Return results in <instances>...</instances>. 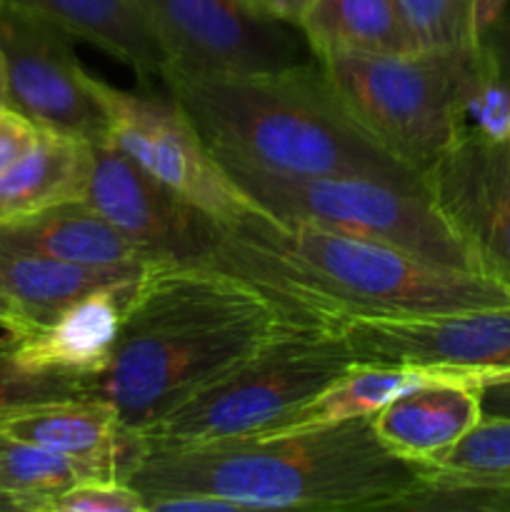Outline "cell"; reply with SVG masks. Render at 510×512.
Segmentation results:
<instances>
[{
    "mask_svg": "<svg viewBox=\"0 0 510 512\" xmlns=\"http://www.w3.org/2000/svg\"><path fill=\"white\" fill-rule=\"evenodd\" d=\"M198 265L253 285L295 320L335 328L348 318H400L510 303V288L440 268L388 245L250 208L218 223Z\"/></svg>",
    "mask_w": 510,
    "mask_h": 512,
    "instance_id": "cell-1",
    "label": "cell"
},
{
    "mask_svg": "<svg viewBox=\"0 0 510 512\" xmlns=\"http://www.w3.org/2000/svg\"><path fill=\"white\" fill-rule=\"evenodd\" d=\"M428 468L390 453L370 418L205 445H148L128 483L143 500L200 493L235 510H400Z\"/></svg>",
    "mask_w": 510,
    "mask_h": 512,
    "instance_id": "cell-2",
    "label": "cell"
},
{
    "mask_svg": "<svg viewBox=\"0 0 510 512\" xmlns=\"http://www.w3.org/2000/svg\"><path fill=\"white\" fill-rule=\"evenodd\" d=\"M290 320L233 275L208 265H153L138 280L108 368L85 383V393L143 435Z\"/></svg>",
    "mask_w": 510,
    "mask_h": 512,
    "instance_id": "cell-3",
    "label": "cell"
},
{
    "mask_svg": "<svg viewBox=\"0 0 510 512\" xmlns=\"http://www.w3.org/2000/svg\"><path fill=\"white\" fill-rule=\"evenodd\" d=\"M160 83L215 155H233L270 173L368 175L425 190L420 175L350 120L315 58L243 75L163 70Z\"/></svg>",
    "mask_w": 510,
    "mask_h": 512,
    "instance_id": "cell-4",
    "label": "cell"
},
{
    "mask_svg": "<svg viewBox=\"0 0 510 512\" xmlns=\"http://www.w3.org/2000/svg\"><path fill=\"white\" fill-rule=\"evenodd\" d=\"M313 58L350 120L415 175H423L465 133V103L483 65L478 43Z\"/></svg>",
    "mask_w": 510,
    "mask_h": 512,
    "instance_id": "cell-5",
    "label": "cell"
},
{
    "mask_svg": "<svg viewBox=\"0 0 510 512\" xmlns=\"http://www.w3.org/2000/svg\"><path fill=\"white\" fill-rule=\"evenodd\" d=\"M358 358L343 335L320 323L290 320L143 433L148 445H205L268 435L348 373Z\"/></svg>",
    "mask_w": 510,
    "mask_h": 512,
    "instance_id": "cell-6",
    "label": "cell"
},
{
    "mask_svg": "<svg viewBox=\"0 0 510 512\" xmlns=\"http://www.w3.org/2000/svg\"><path fill=\"white\" fill-rule=\"evenodd\" d=\"M215 160L258 208L275 218L388 245L440 268L478 273L425 190L368 175L270 173L233 155H215Z\"/></svg>",
    "mask_w": 510,
    "mask_h": 512,
    "instance_id": "cell-7",
    "label": "cell"
},
{
    "mask_svg": "<svg viewBox=\"0 0 510 512\" xmlns=\"http://www.w3.org/2000/svg\"><path fill=\"white\" fill-rule=\"evenodd\" d=\"M90 88L108 123V143L158 180L163 188L198 208L215 223H230L255 208L230 180L193 120L170 95L130 93L90 73Z\"/></svg>",
    "mask_w": 510,
    "mask_h": 512,
    "instance_id": "cell-8",
    "label": "cell"
},
{
    "mask_svg": "<svg viewBox=\"0 0 510 512\" xmlns=\"http://www.w3.org/2000/svg\"><path fill=\"white\" fill-rule=\"evenodd\" d=\"M165 68L190 75L283 70L313 58L303 33L255 0H138ZM163 75V73H160Z\"/></svg>",
    "mask_w": 510,
    "mask_h": 512,
    "instance_id": "cell-9",
    "label": "cell"
},
{
    "mask_svg": "<svg viewBox=\"0 0 510 512\" xmlns=\"http://www.w3.org/2000/svg\"><path fill=\"white\" fill-rule=\"evenodd\" d=\"M70 40L50 20L15 5H0L8 105L38 130L105 143V113L90 88V70L75 58Z\"/></svg>",
    "mask_w": 510,
    "mask_h": 512,
    "instance_id": "cell-10",
    "label": "cell"
},
{
    "mask_svg": "<svg viewBox=\"0 0 510 512\" xmlns=\"http://www.w3.org/2000/svg\"><path fill=\"white\" fill-rule=\"evenodd\" d=\"M358 363L418 365L478 380L510 373V303L335 325Z\"/></svg>",
    "mask_w": 510,
    "mask_h": 512,
    "instance_id": "cell-11",
    "label": "cell"
},
{
    "mask_svg": "<svg viewBox=\"0 0 510 512\" xmlns=\"http://www.w3.org/2000/svg\"><path fill=\"white\" fill-rule=\"evenodd\" d=\"M420 180L478 273L510 288V140L463 133Z\"/></svg>",
    "mask_w": 510,
    "mask_h": 512,
    "instance_id": "cell-12",
    "label": "cell"
},
{
    "mask_svg": "<svg viewBox=\"0 0 510 512\" xmlns=\"http://www.w3.org/2000/svg\"><path fill=\"white\" fill-rule=\"evenodd\" d=\"M83 200L155 265H198L218 233L213 218L163 188L108 140L93 143Z\"/></svg>",
    "mask_w": 510,
    "mask_h": 512,
    "instance_id": "cell-13",
    "label": "cell"
},
{
    "mask_svg": "<svg viewBox=\"0 0 510 512\" xmlns=\"http://www.w3.org/2000/svg\"><path fill=\"white\" fill-rule=\"evenodd\" d=\"M140 278L95 290L60 310L48 323L5 333L13 358L33 370L68 375L83 383L93 380L113 358Z\"/></svg>",
    "mask_w": 510,
    "mask_h": 512,
    "instance_id": "cell-14",
    "label": "cell"
},
{
    "mask_svg": "<svg viewBox=\"0 0 510 512\" xmlns=\"http://www.w3.org/2000/svg\"><path fill=\"white\" fill-rule=\"evenodd\" d=\"M0 430L80 460L105 478L128 480L148 450L143 435L93 395L30 405L0 420Z\"/></svg>",
    "mask_w": 510,
    "mask_h": 512,
    "instance_id": "cell-15",
    "label": "cell"
},
{
    "mask_svg": "<svg viewBox=\"0 0 510 512\" xmlns=\"http://www.w3.org/2000/svg\"><path fill=\"white\" fill-rule=\"evenodd\" d=\"M483 418L478 388L468 375L445 373L408 390L370 415L375 435L393 455L428 468Z\"/></svg>",
    "mask_w": 510,
    "mask_h": 512,
    "instance_id": "cell-16",
    "label": "cell"
},
{
    "mask_svg": "<svg viewBox=\"0 0 510 512\" xmlns=\"http://www.w3.org/2000/svg\"><path fill=\"white\" fill-rule=\"evenodd\" d=\"M0 250L38 253L95 268H150L143 248L85 200L0 220Z\"/></svg>",
    "mask_w": 510,
    "mask_h": 512,
    "instance_id": "cell-17",
    "label": "cell"
},
{
    "mask_svg": "<svg viewBox=\"0 0 510 512\" xmlns=\"http://www.w3.org/2000/svg\"><path fill=\"white\" fill-rule=\"evenodd\" d=\"M50 20L73 40L93 45L100 53L135 70L145 88L160 80L163 50L138 0H3Z\"/></svg>",
    "mask_w": 510,
    "mask_h": 512,
    "instance_id": "cell-18",
    "label": "cell"
},
{
    "mask_svg": "<svg viewBox=\"0 0 510 512\" xmlns=\"http://www.w3.org/2000/svg\"><path fill=\"white\" fill-rule=\"evenodd\" d=\"M145 270L148 268H95L50 255L0 250V290L18 308L23 328L48 323L85 295L140 278Z\"/></svg>",
    "mask_w": 510,
    "mask_h": 512,
    "instance_id": "cell-19",
    "label": "cell"
},
{
    "mask_svg": "<svg viewBox=\"0 0 510 512\" xmlns=\"http://www.w3.org/2000/svg\"><path fill=\"white\" fill-rule=\"evenodd\" d=\"M93 143L40 130L28 153L0 173V220L83 200Z\"/></svg>",
    "mask_w": 510,
    "mask_h": 512,
    "instance_id": "cell-20",
    "label": "cell"
},
{
    "mask_svg": "<svg viewBox=\"0 0 510 512\" xmlns=\"http://www.w3.org/2000/svg\"><path fill=\"white\" fill-rule=\"evenodd\" d=\"M298 30L313 55H400L420 50L395 0H318Z\"/></svg>",
    "mask_w": 510,
    "mask_h": 512,
    "instance_id": "cell-21",
    "label": "cell"
},
{
    "mask_svg": "<svg viewBox=\"0 0 510 512\" xmlns=\"http://www.w3.org/2000/svg\"><path fill=\"white\" fill-rule=\"evenodd\" d=\"M440 375H445V370L418 368V365L355 363L348 373L340 375L323 393L303 405L280 430L313 428V425L340 423V420L350 418H370L398 395L433 383Z\"/></svg>",
    "mask_w": 510,
    "mask_h": 512,
    "instance_id": "cell-22",
    "label": "cell"
},
{
    "mask_svg": "<svg viewBox=\"0 0 510 512\" xmlns=\"http://www.w3.org/2000/svg\"><path fill=\"white\" fill-rule=\"evenodd\" d=\"M105 478L90 465L0 430V493L23 503L25 512H45V503L80 480Z\"/></svg>",
    "mask_w": 510,
    "mask_h": 512,
    "instance_id": "cell-23",
    "label": "cell"
},
{
    "mask_svg": "<svg viewBox=\"0 0 510 512\" xmlns=\"http://www.w3.org/2000/svg\"><path fill=\"white\" fill-rule=\"evenodd\" d=\"M428 480L510 490V418H480L448 453L428 465Z\"/></svg>",
    "mask_w": 510,
    "mask_h": 512,
    "instance_id": "cell-24",
    "label": "cell"
},
{
    "mask_svg": "<svg viewBox=\"0 0 510 512\" xmlns=\"http://www.w3.org/2000/svg\"><path fill=\"white\" fill-rule=\"evenodd\" d=\"M420 50L478 43L488 0H395Z\"/></svg>",
    "mask_w": 510,
    "mask_h": 512,
    "instance_id": "cell-25",
    "label": "cell"
},
{
    "mask_svg": "<svg viewBox=\"0 0 510 512\" xmlns=\"http://www.w3.org/2000/svg\"><path fill=\"white\" fill-rule=\"evenodd\" d=\"M85 393V383L68 375L45 373L18 363L8 348V340L0 338V420L30 405L50 400L78 398Z\"/></svg>",
    "mask_w": 510,
    "mask_h": 512,
    "instance_id": "cell-26",
    "label": "cell"
},
{
    "mask_svg": "<svg viewBox=\"0 0 510 512\" xmlns=\"http://www.w3.org/2000/svg\"><path fill=\"white\" fill-rule=\"evenodd\" d=\"M480 55H483V65L465 103V133L510 140V85L495 73L483 50Z\"/></svg>",
    "mask_w": 510,
    "mask_h": 512,
    "instance_id": "cell-27",
    "label": "cell"
},
{
    "mask_svg": "<svg viewBox=\"0 0 510 512\" xmlns=\"http://www.w3.org/2000/svg\"><path fill=\"white\" fill-rule=\"evenodd\" d=\"M45 512H148L128 480L90 478L70 485L45 503Z\"/></svg>",
    "mask_w": 510,
    "mask_h": 512,
    "instance_id": "cell-28",
    "label": "cell"
},
{
    "mask_svg": "<svg viewBox=\"0 0 510 512\" xmlns=\"http://www.w3.org/2000/svg\"><path fill=\"white\" fill-rule=\"evenodd\" d=\"M478 45L495 68V73L510 85V0H498L480 25Z\"/></svg>",
    "mask_w": 510,
    "mask_h": 512,
    "instance_id": "cell-29",
    "label": "cell"
},
{
    "mask_svg": "<svg viewBox=\"0 0 510 512\" xmlns=\"http://www.w3.org/2000/svg\"><path fill=\"white\" fill-rule=\"evenodd\" d=\"M40 130L28 118L13 110L10 105H0V173L15 163L30 145L38 140Z\"/></svg>",
    "mask_w": 510,
    "mask_h": 512,
    "instance_id": "cell-30",
    "label": "cell"
},
{
    "mask_svg": "<svg viewBox=\"0 0 510 512\" xmlns=\"http://www.w3.org/2000/svg\"><path fill=\"white\" fill-rule=\"evenodd\" d=\"M483 418H510V373L485 375L475 380Z\"/></svg>",
    "mask_w": 510,
    "mask_h": 512,
    "instance_id": "cell-31",
    "label": "cell"
},
{
    "mask_svg": "<svg viewBox=\"0 0 510 512\" xmlns=\"http://www.w3.org/2000/svg\"><path fill=\"white\" fill-rule=\"evenodd\" d=\"M315 3H318V0H255V5H258L263 13L273 15V18L283 20V23L295 25V28H298L300 20L305 18V13H308Z\"/></svg>",
    "mask_w": 510,
    "mask_h": 512,
    "instance_id": "cell-32",
    "label": "cell"
},
{
    "mask_svg": "<svg viewBox=\"0 0 510 512\" xmlns=\"http://www.w3.org/2000/svg\"><path fill=\"white\" fill-rule=\"evenodd\" d=\"M23 318H20L18 308H15L13 303H10L8 295L0 290V330H5V333H18V330H23Z\"/></svg>",
    "mask_w": 510,
    "mask_h": 512,
    "instance_id": "cell-33",
    "label": "cell"
},
{
    "mask_svg": "<svg viewBox=\"0 0 510 512\" xmlns=\"http://www.w3.org/2000/svg\"><path fill=\"white\" fill-rule=\"evenodd\" d=\"M0 512H25L23 503L8 493H0Z\"/></svg>",
    "mask_w": 510,
    "mask_h": 512,
    "instance_id": "cell-34",
    "label": "cell"
},
{
    "mask_svg": "<svg viewBox=\"0 0 510 512\" xmlns=\"http://www.w3.org/2000/svg\"><path fill=\"white\" fill-rule=\"evenodd\" d=\"M0 105H8V88H5V63L0 55Z\"/></svg>",
    "mask_w": 510,
    "mask_h": 512,
    "instance_id": "cell-35",
    "label": "cell"
},
{
    "mask_svg": "<svg viewBox=\"0 0 510 512\" xmlns=\"http://www.w3.org/2000/svg\"><path fill=\"white\" fill-rule=\"evenodd\" d=\"M490 8H493V0H488V8H485V13H490Z\"/></svg>",
    "mask_w": 510,
    "mask_h": 512,
    "instance_id": "cell-36",
    "label": "cell"
},
{
    "mask_svg": "<svg viewBox=\"0 0 510 512\" xmlns=\"http://www.w3.org/2000/svg\"><path fill=\"white\" fill-rule=\"evenodd\" d=\"M495 3H498V0H493V5H495Z\"/></svg>",
    "mask_w": 510,
    "mask_h": 512,
    "instance_id": "cell-37",
    "label": "cell"
},
{
    "mask_svg": "<svg viewBox=\"0 0 510 512\" xmlns=\"http://www.w3.org/2000/svg\"><path fill=\"white\" fill-rule=\"evenodd\" d=\"M0 5H3V0H0Z\"/></svg>",
    "mask_w": 510,
    "mask_h": 512,
    "instance_id": "cell-38",
    "label": "cell"
}]
</instances>
